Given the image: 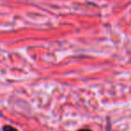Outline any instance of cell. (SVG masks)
<instances>
[{
    "label": "cell",
    "mask_w": 131,
    "mask_h": 131,
    "mask_svg": "<svg viewBox=\"0 0 131 131\" xmlns=\"http://www.w3.org/2000/svg\"><path fill=\"white\" fill-rule=\"evenodd\" d=\"M3 131H18L16 128H13V127L9 126V125H6V126H4L3 128H2Z\"/></svg>",
    "instance_id": "obj_1"
},
{
    "label": "cell",
    "mask_w": 131,
    "mask_h": 131,
    "mask_svg": "<svg viewBox=\"0 0 131 131\" xmlns=\"http://www.w3.org/2000/svg\"><path fill=\"white\" fill-rule=\"evenodd\" d=\"M79 131H92V130H90V129H79Z\"/></svg>",
    "instance_id": "obj_2"
}]
</instances>
